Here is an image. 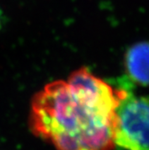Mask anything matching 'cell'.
<instances>
[{"label":"cell","mask_w":149,"mask_h":150,"mask_svg":"<svg viewBox=\"0 0 149 150\" xmlns=\"http://www.w3.org/2000/svg\"><path fill=\"white\" fill-rule=\"evenodd\" d=\"M125 66L128 78L145 87L148 83V44L139 42L130 47L126 54Z\"/></svg>","instance_id":"cell-3"},{"label":"cell","mask_w":149,"mask_h":150,"mask_svg":"<svg viewBox=\"0 0 149 150\" xmlns=\"http://www.w3.org/2000/svg\"><path fill=\"white\" fill-rule=\"evenodd\" d=\"M124 92L123 81L114 88L82 67L35 94L30 128L57 150H112L115 111Z\"/></svg>","instance_id":"cell-1"},{"label":"cell","mask_w":149,"mask_h":150,"mask_svg":"<svg viewBox=\"0 0 149 150\" xmlns=\"http://www.w3.org/2000/svg\"><path fill=\"white\" fill-rule=\"evenodd\" d=\"M115 111L114 145L126 150H148V100L135 94L130 81Z\"/></svg>","instance_id":"cell-2"},{"label":"cell","mask_w":149,"mask_h":150,"mask_svg":"<svg viewBox=\"0 0 149 150\" xmlns=\"http://www.w3.org/2000/svg\"><path fill=\"white\" fill-rule=\"evenodd\" d=\"M2 26V13L0 11V28H1Z\"/></svg>","instance_id":"cell-4"}]
</instances>
